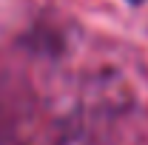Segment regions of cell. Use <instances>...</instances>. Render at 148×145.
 Returning a JSON list of instances; mask_svg holds the SVG:
<instances>
[{
  "mask_svg": "<svg viewBox=\"0 0 148 145\" xmlns=\"http://www.w3.org/2000/svg\"><path fill=\"white\" fill-rule=\"evenodd\" d=\"M134 3H137V0H134Z\"/></svg>",
  "mask_w": 148,
  "mask_h": 145,
  "instance_id": "cell-1",
  "label": "cell"
}]
</instances>
